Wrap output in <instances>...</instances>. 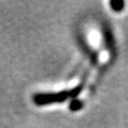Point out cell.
<instances>
[{
    "label": "cell",
    "mask_w": 128,
    "mask_h": 128,
    "mask_svg": "<svg viewBox=\"0 0 128 128\" xmlns=\"http://www.w3.org/2000/svg\"><path fill=\"white\" fill-rule=\"evenodd\" d=\"M84 106V102L80 100V99H71V101L68 104V109L71 112H78L80 110H82Z\"/></svg>",
    "instance_id": "4"
},
{
    "label": "cell",
    "mask_w": 128,
    "mask_h": 128,
    "mask_svg": "<svg viewBox=\"0 0 128 128\" xmlns=\"http://www.w3.org/2000/svg\"><path fill=\"white\" fill-rule=\"evenodd\" d=\"M89 76V69H86V71L82 73L81 81L76 86L72 87L71 89H69V97L70 99H76L84 90V88L86 86V84L87 82V79Z\"/></svg>",
    "instance_id": "3"
},
{
    "label": "cell",
    "mask_w": 128,
    "mask_h": 128,
    "mask_svg": "<svg viewBox=\"0 0 128 128\" xmlns=\"http://www.w3.org/2000/svg\"><path fill=\"white\" fill-rule=\"evenodd\" d=\"M69 97V90H61L59 92L36 93L32 96V101L37 106H44L53 104H63Z\"/></svg>",
    "instance_id": "1"
},
{
    "label": "cell",
    "mask_w": 128,
    "mask_h": 128,
    "mask_svg": "<svg viewBox=\"0 0 128 128\" xmlns=\"http://www.w3.org/2000/svg\"><path fill=\"white\" fill-rule=\"evenodd\" d=\"M102 35H104V42L106 50L110 52V56L112 59L117 57V48H116V42L113 35L112 30L110 28L109 25L104 24L102 25Z\"/></svg>",
    "instance_id": "2"
},
{
    "label": "cell",
    "mask_w": 128,
    "mask_h": 128,
    "mask_svg": "<svg viewBox=\"0 0 128 128\" xmlns=\"http://www.w3.org/2000/svg\"><path fill=\"white\" fill-rule=\"evenodd\" d=\"M110 9L115 12H122L125 7V2L122 0H112L109 2Z\"/></svg>",
    "instance_id": "5"
}]
</instances>
